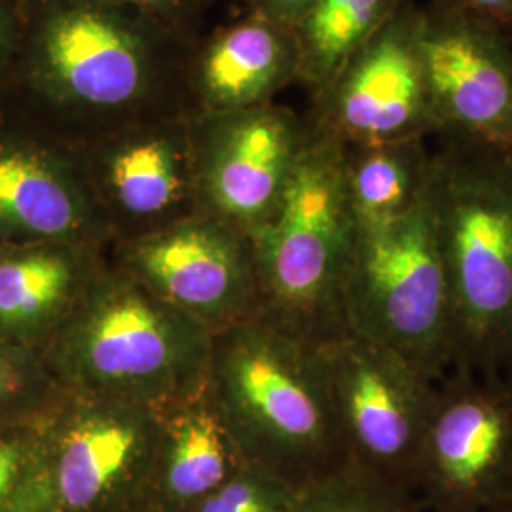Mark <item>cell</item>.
<instances>
[{
	"mask_svg": "<svg viewBox=\"0 0 512 512\" xmlns=\"http://www.w3.org/2000/svg\"><path fill=\"white\" fill-rule=\"evenodd\" d=\"M190 40L107 0H31L2 86L10 110L74 147L165 114H184Z\"/></svg>",
	"mask_w": 512,
	"mask_h": 512,
	"instance_id": "1",
	"label": "cell"
},
{
	"mask_svg": "<svg viewBox=\"0 0 512 512\" xmlns=\"http://www.w3.org/2000/svg\"><path fill=\"white\" fill-rule=\"evenodd\" d=\"M207 385L243 461L296 490L348 463L319 351L266 317L213 334Z\"/></svg>",
	"mask_w": 512,
	"mask_h": 512,
	"instance_id": "2",
	"label": "cell"
},
{
	"mask_svg": "<svg viewBox=\"0 0 512 512\" xmlns=\"http://www.w3.org/2000/svg\"><path fill=\"white\" fill-rule=\"evenodd\" d=\"M211 342L107 256L38 357L61 391L156 410L207 384Z\"/></svg>",
	"mask_w": 512,
	"mask_h": 512,
	"instance_id": "3",
	"label": "cell"
},
{
	"mask_svg": "<svg viewBox=\"0 0 512 512\" xmlns=\"http://www.w3.org/2000/svg\"><path fill=\"white\" fill-rule=\"evenodd\" d=\"M437 141L427 203L452 302L454 368L511 378L512 150Z\"/></svg>",
	"mask_w": 512,
	"mask_h": 512,
	"instance_id": "4",
	"label": "cell"
},
{
	"mask_svg": "<svg viewBox=\"0 0 512 512\" xmlns=\"http://www.w3.org/2000/svg\"><path fill=\"white\" fill-rule=\"evenodd\" d=\"M357 241L344 145L308 120L287 188L253 236L260 315L315 348L346 332L344 300Z\"/></svg>",
	"mask_w": 512,
	"mask_h": 512,
	"instance_id": "5",
	"label": "cell"
},
{
	"mask_svg": "<svg viewBox=\"0 0 512 512\" xmlns=\"http://www.w3.org/2000/svg\"><path fill=\"white\" fill-rule=\"evenodd\" d=\"M346 327L444 378L456 363L454 315L427 196L403 217L359 226Z\"/></svg>",
	"mask_w": 512,
	"mask_h": 512,
	"instance_id": "6",
	"label": "cell"
},
{
	"mask_svg": "<svg viewBox=\"0 0 512 512\" xmlns=\"http://www.w3.org/2000/svg\"><path fill=\"white\" fill-rule=\"evenodd\" d=\"M156 440L154 410L59 389L21 512H143Z\"/></svg>",
	"mask_w": 512,
	"mask_h": 512,
	"instance_id": "7",
	"label": "cell"
},
{
	"mask_svg": "<svg viewBox=\"0 0 512 512\" xmlns=\"http://www.w3.org/2000/svg\"><path fill=\"white\" fill-rule=\"evenodd\" d=\"M348 463L412 494L437 380L351 330L317 346Z\"/></svg>",
	"mask_w": 512,
	"mask_h": 512,
	"instance_id": "8",
	"label": "cell"
},
{
	"mask_svg": "<svg viewBox=\"0 0 512 512\" xmlns=\"http://www.w3.org/2000/svg\"><path fill=\"white\" fill-rule=\"evenodd\" d=\"M414 492L427 512H497L512 503V384L454 368L437 384Z\"/></svg>",
	"mask_w": 512,
	"mask_h": 512,
	"instance_id": "9",
	"label": "cell"
},
{
	"mask_svg": "<svg viewBox=\"0 0 512 512\" xmlns=\"http://www.w3.org/2000/svg\"><path fill=\"white\" fill-rule=\"evenodd\" d=\"M107 256L211 336L260 315L253 238L215 217L198 213L110 243Z\"/></svg>",
	"mask_w": 512,
	"mask_h": 512,
	"instance_id": "10",
	"label": "cell"
},
{
	"mask_svg": "<svg viewBox=\"0 0 512 512\" xmlns=\"http://www.w3.org/2000/svg\"><path fill=\"white\" fill-rule=\"evenodd\" d=\"M420 8V0H408L311 97L310 124L344 147L439 137L418 40Z\"/></svg>",
	"mask_w": 512,
	"mask_h": 512,
	"instance_id": "11",
	"label": "cell"
},
{
	"mask_svg": "<svg viewBox=\"0 0 512 512\" xmlns=\"http://www.w3.org/2000/svg\"><path fill=\"white\" fill-rule=\"evenodd\" d=\"M82 156L110 243L148 236L200 213L186 114L109 131L82 147Z\"/></svg>",
	"mask_w": 512,
	"mask_h": 512,
	"instance_id": "12",
	"label": "cell"
},
{
	"mask_svg": "<svg viewBox=\"0 0 512 512\" xmlns=\"http://www.w3.org/2000/svg\"><path fill=\"white\" fill-rule=\"evenodd\" d=\"M200 213L251 238L274 215L308 135V120L275 103L190 118Z\"/></svg>",
	"mask_w": 512,
	"mask_h": 512,
	"instance_id": "13",
	"label": "cell"
},
{
	"mask_svg": "<svg viewBox=\"0 0 512 512\" xmlns=\"http://www.w3.org/2000/svg\"><path fill=\"white\" fill-rule=\"evenodd\" d=\"M69 241L109 249L82 148L0 109V243Z\"/></svg>",
	"mask_w": 512,
	"mask_h": 512,
	"instance_id": "14",
	"label": "cell"
},
{
	"mask_svg": "<svg viewBox=\"0 0 512 512\" xmlns=\"http://www.w3.org/2000/svg\"><path fill=\"white\" fill-rule=\"evenodd\" d=\"M420 6L418 40L439 137L512 150L511 40Z\"/></svg>",
	"mask_w": 512,
	"mask_h": 512,
	"instance_id": "15",
	"label": "cell"
},
{
	"mask_svg": "<svg viewBox=\"0 0 512 512\" xmlns=\"http://www.w3.org/2000/svg\"><path fill=\"white\" fill-rule=\"evenodd\" d=\"M298 80L294 31L268 19L239 14L207 35L186 55L183 110L188 118L274 103Z\"/></svg>",
	"mask_w": 512,
	"mask_h": 512,
	"instance_id": "16",
	"label": "cell"
},
{
	"mask_svg": "<svg viewBox=\"0 0 512 512\" xmlns=\"http://www.w3.org/2000/svg\"><path fill=\"white\" fill-rule=\"evenodd\" d=\"M105 262L84 243H0V340L38 355Z\"/></svg>",
	"mask_w": 512,
	"mask_h": 512,
	"instance_id": "17",
	"label": "cell"
},
{
	"mask_svg": "<svg viewBox=\"0 0 512 512\" xmlns=\"http://www.w3.org/2000/svg\"><path fill=\"white\" fill-rule=\"evenodd\" d=\"M158 440L143 512H190L243 458L205 384L154 410Z\"/></svg>",
	"mask_w": 512,
	"mask_h": 512,
	"instance_id": "18",
	"label": "cell"
},
{
	"mask_svg": "<svg viewBox=\"0 0 512 512\" xmlns=\"http://www.w3.org/2000/svg\"><path fill=\"white\" fill-rule=\"evenodd\" d=\"M344 164L359 226H378L403 217L425 200L433 148L425 139L344 147Z\"/></svg>",
	"mask_w": 512,
	"mask_h": 512,
	"instance_id": "19",
	"label": "cell"
},
{
	"mask_svg": "<svg viewBox=\"0 0 512 512\" xmlns=\"http://www.w3.org/2000/svg\"><path fill=\"white\" fill-rule=\"evenodd\" d=\"M408 0H315L296 25L298 80L311 97L323 92Z\"/></svg>",
	"mask_w": 512,
	"mask_h": 512,
	"instance_id": "20",
	"label": "cell"
},
{
	"mask_svg": "<svg viewBox=\"0 0 512 512\" xmlns=\"http://www.w3.org/2000/svg\"><path fill=\"white\" fill-rule=\"evenodd\" d=\"M293 512H427L418 495L351 463L300 488Z\"/></svg>",
	"mask_w": 512,
	"mask_h": 512,
	"instance_id": "21",
	"label": "cell"
},
{
	"mask_svg": "<svg viewBox=\"0 0 512 512\" xmlns=\"http://www.w3.org/2000/svg\"><path fill=\"white\" fill-rule=\"evenodd\" d=\"M59 393L42 359L0 340V423L44 414Z\"/></svg>",
	"mask_w": 512,
	"mask_h": 512,
	"instance_id": "22",
	"label": "cell"
},
{
	"mask_svg": "<svg viewBox=\"0 0 512 512\" xmlns=\"http://www.w3.org/2000/svg\"><path fill=\"white\" fill-rule=\"evenodd\" d=\"M298 490L270 471L243 461L190 512H293Z\"/></svg>",
	"mask_w": 512,
	"mask_h": 512,
	"instance_id": "23",
	"label": "cell"
},
{
	"mask_svg": "<svg viewBox=\"0 0 512 512\" xmlns=\"http://www.w3.org/2000/svg\"><path fill=\"white\" fill-rule=\"evenodd\" d=\"M44 414L0 423V512H21L37 467Z\"/></svg>",
	"mask_w": 512,
	"mask_h": 512,
	"instance_id": "24",
	"label": "cell"
},
{
	"mask_svg": "<svg viewBox=\"0 0 512 512\" xmlns=\"http://www.w3.org/2000/svg\"><path fill=\"white\" fill-rule=\"evenodd\" d=\"M156 19L173 33L194 42L200 35L203 10L198 0H107Z\"/></svg>",
	"mask_w": 512,
	"mask_h": 512,
	"instance_id": "25",
	"label": "cell"
},
{
	"mask_svg": "<svg viewBox=\"0 0 512 512\" xmlns=\"http://www.w3.org/2000/svg\"><path fill=\"white\" fill-rule=\"evenodd\" d=\"M421 4L490 27L512 42V0H421Z\"/></svg>",
	"mask_w": 512,
	"mask_h": 512,
	"instance_id": "26",
	"label": "cell"
},
{
	"mask_svg": "<svg viewBox=\"0 0 512 512\" xmlns=\"http://www.w3.org/2000/svg\"><path fill=\"white\" fill-rule=\"evenodd\" d=\"M241 12L268 19L281 27L294 31L296 25L311 10L315 0H239Z\"/></svg>",
	"mask_w": 512,
	"mask_h": 512,
	"instance_id": "27",
	"label": "cell"
},
{
	"mask_svg": "<svg viewBox=\"0 0 512 512\" xmlns=\"http://www.w3.org/2000/svg\"><path fill=\"white\" fill-rule=\"evenodd\" d=\"M21 38V10L16 0H0V82L10 71Z\"/></svg>",
	"mask_w": 512,
	"mask_h": 512,
	"instance_id": "28",
	"label": "cell"
},
{
	"mask_svg": "<svg viewBox=\"0 0 512 512\" xmlns=\"http://www.w3.org/2000/svg\"><path fill=\"white\" fill-rule=\"evenodd\" d=\"M200 2V6H202L203 14H205V10L209 8V6H213L217 0H198Z\"/></svg>",
	"mask_w": 512,
	"mask_h": 512,
	"instance_id": "29",
	"label": "cell"
},
{
	"mask_svg": "<svg viewBox=\"0 0 512 512\" xmlns=\"http://www.w3.org/2000/svg\"><path fill=\"white\" fill-rule=\"evenodd\" d=\"M29 2H31V0H16V4H18L19 10H21L25 4H29Z\"/></svg>",
	"mask_w": 512,
	"mask_h": 512,
	"instance_id": "30",
	"label": "cell"
},
{
	"mask_svg": "<svg viewBox=\"0 0 512 512\" xmlns=\"http://www.w3.org/2000/svg\"><path fill=\"white\" fill-rule=\"evenodd\" d=\"M497 512H512V503H509V505H507V507H503V509H501V511H497Z\"/></svg>",
	"mask_w": 512,
	"mask_h": 512,
	"instance_id": "31",
	"label": "cell"
}]
</instances>
